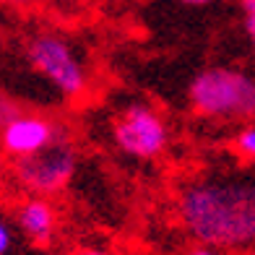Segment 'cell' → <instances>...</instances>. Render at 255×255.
Returning a JSON list of instances; mask_svg holds the SVG:
<instances>
[{"label": "cell", "mask_w": 255, "mask_h": 255, "mask_svg": "<svg viewBox=\"0 0 255 255\" xmlns=\"http://www.w3.org/2000/svg\"><path fill=\"white\" fill-rule=\"evenodd\" d=\"M182 229L224 253H255V177H195L177 193Z\"/></svg>", "instance_id": "1"}, {"label": "cell", "mask_w": 255, "mask_h": 255, "mask_svg": "<svg viewBox=\"0 0 255 255\" xmlns=\"http://www.w3.org/2000/svg\"><path fill=\"white\" fill-rule=\"evenodd\" d=\"M188 104L198 118L242 123L255 118V73L232 65H211L188 84Z\"/></svg>", "instance_id": "2"}, {"label": "cell", "mask_w": 255, "mask_h": 255, "mask_svg": "<svg viewBox=\"0 0 255 255\" xmlns=\"http://www.w3.org/2000/svg\"><path fill=\"white\" fill-rule=\"evenodd\" d=\"M26 60L31 71L47 78L57 94L78 102L89 94V76L76 47L55 31H39L26 42Z\"/></svg>", "instance_id": "3"}, {"label": "cell", "mask_w": 255, "mask_h": 255, "mask_svg": "<svg viewBox=\"0 0 255 255\" xmlns=\"http://www.w3.org/2000/svg\"><path fill=\"white\" fill-rule=\"evenodd\" d=\"M76 169H78V151L71 143V138L63 135L37 154L13 159L10 177L24 193L50 198V195H57L68 188Z\"/></svg>", "instance_id": "4"}, {"label": "cell", "mask_w": 255, "mask_h": 255, "mask_svg": "<svg viewBox=\"0 0 255 255\" xmlns=\"http://www.w3.org/2000/svg\"><path fill=\"white\" fill-rule=\"evenodd\" d=\"M112 141L125 156L138 161H151L167 151L169 130L164 118L154 107L133 102L112 123Z\"/></svg>", "instance_id": "5"}, {"label": "cell", "mask_w": 255, "mask_h": 255, "mask_svg": "<svg viewBox=\"0 0 255 255\" xmlns=\"http://www.w3.org/2000/svg\"><path fill=\"white\" fill-rule=\"evenodd\" d=\"M63 135H68V130L55 118L39 112H18L0 128V154L8 159H21L42 151Z\"/></svg>", "instance_id": "6"}, {"label": "cell", "mask_w": 255, "mask_h": 255, "mask_svg": "<svg viewBox=\"0 0 255 255\" xmlns=\"http://www.w3.org/2000/svg\"><path fill=\"white\" fill-rule=\"evenodd\" d=\"M16 224L29 242L34 245H50L57 232V208L44 195H26L16 206Z\"/></svg>", "instance_id": "7"}, {"label": "cell", "mask_w": 255, "mask_h": 255, "mask_svg": "<svg viewBox=\"0 0 255 255\" xmlns=\"http://www.w3.org/2000/svg\"><path fill=\"white\" fill-rule=\"evenodd\" d=\"M237 154L248 161H255V125H245L242 130L237 133Z\"/></svg>", "instance_id": "8"}, {"label": "cell", "mask_w": 255, "mask_h": 255, "mask_svg": "<svg viewBox=\"0 0 255 255\" xmlns=\"http://www.w3.org/2000/svg\"><path fill=\"white\" fill-rule=\"evenodd\" d=\"M242 13H245V31L255 50V0H242Z\"/></svg>", "instance_id": "9"}, {"label": "cell", "mask_w": 255, "mask_h": 255, "mask_svg": "<svg viewBox=\"0 0 255 255\" xmlns=\"http://www.w3.org/2000/svg\"><path fill=\"white\" fill-rule=\"evenodd\" d=\"M21 112V107L18 104L10 99L8 94H3V91H0V128H3L10 118H16V115Z\"/></svg>", "instance_id": "10"}, {"label": "cell", "mask_w": 255, "mask_h": 255, "mask_svg": "<svg viewBox=\"0 0 255 255\" xmlns=\"http://www.w3.org/2000/svg\"><path fill=\"white\" fill-rule=\"evenodd\" d=\"M13 248V229L5 222H0V255H8Z\"/></svg>", "instance_id": "11"}, {"label": "cell", "mask_w": 255, "mask_h": 255, "mask_svg": "<svg viewBox=\"0 0 255 255\" xmlns=\"http://www.w3.org/2000/svg\"><path fill=\"white\" fill-rule=\"evenodd\" d=\"M185 255H224V250L211 248V245H203V242H195L193 248L185 250Z\"/></svg>", "instance_id": "12"}, {"label": "cell", "mask_w": 255, "mask_h": 255, "mask_svg": "<svg viewBox=\"0 0 255 255\" xmlns=\"http://www.w3.org/2000/svg\"><path fill=\"white\" fill-rule=\"evenodd\" d=\"M76 255H110L107 250H97V248H86V250H78Z\"/></svg>", "instance_id": "13"}, {"label": "cell", "mask_w": 255, "mask_h": 255, "mask_svg": "<svg viewBox=\"0 0 255 255\" xmlns=\"http://www.w3.org/2000/svg\"><path fill=\"white\" fill-rule=\"evenodd\" d=\"M180 3H185V5H208V3H214V0H180Z\"/></svg>", "instance_id": "14"}, {"label": "cell", "mask_w": 255, "mask_h": 255, "mask_svg": "<svg viewBox=\"0 0 255 255\" xmlns=\"http://www.w3.org/2000/svg\"><path fill=\"white\" fill-rule=\"evenodd\" d=\"M5 180V164H3V154H0V185Z\"/></svg>", "instance_id": "15"}, {"label": "cell", "mask_w": 255, "mask_h": 255, "mask_svg": "<svg viewBox=\"0 0 255 255\" xmlns=\"http://www.w3.org/2000/svg\"><path fill=\"white\" fill-rule=\"evenodd\" d=\"M0 3H8V5H24L29 0H0Z\"/></svg>", "instance_id": "16"}]
</instances>
